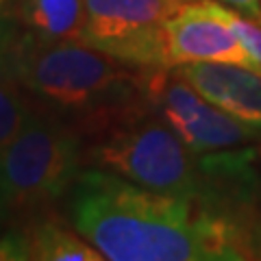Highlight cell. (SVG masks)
I'll return each instance as SVG.
<instances>
[{"instance_id": "6da1fadb", "label": "cell", "mask_w": 261, "mask_h": 261, "mask_svg": "<svg viewBox=\"0 0 261 261\" xmlns=\"http://www.w3.org/2000/svg\"><path fill=\"white\" fill-rule=\"evenodd\" d=\"M68 214L70 224L109 261L252 259L246 211L154 192L100 168L81 170Z\"/></svg>"}, {"instance_id": "7a4b0ae2", "label": "cell", "mask_w": 261, "mask_h": 261, "mask_svg": "<svg viewBox=\"0 0 261 261\" xmlns=\"http://www.w3.org/2000/svg\"><path fill=\"white\" fill-rule=\"evenodd\" d=\"M0 72L35 111L96 137L148 111L144 70L126 68L83 42H37L3 15Z\"/></svg>"}, {"instance_id": "8fae6325", "label": "cell", "mask_w": 261, "mask_h": 261, "mask_svg": "<svg viewBox=\"0 0 261 261\" xmlns=\"http://www.w3.org/2000/svg\"><path fill=\"white\" fill-rule=\"evenodd\" d=\"M0 261H31V244L24 224H7L0 231Z\"/></svg>"}, {"instance_id": "2e32d148", "label": "cell", "mask_w": 261, "mask_h": 261, "mask_svg": "<svg viewBox=\"0 0 261 261\" xmlns=\"http://www.w3.org/2000/svg\"><path fill=\"white\" fill-rule=\"evenodd\" d=\"M5 9H7V0H0V20H3V15H5Z\"/></svg>"}, {"instance_id": "52a82bcc", "label": "cell", "mask_w": 261, "mask_h": 261, "mask_svg": "<svg viewBox=\"0 0 261 261\" xmlns=\"http://www.w3.org/2000/svg\"><path fill=\"white\" fill-rule=\"evenodd\" d=\"M172 70L218 109L261 130V72L238 63H187Z\"/></svg>"}, {"instance_id": "ba28073f", "label": "cell", "mask_w": 261, "mask_h": 261, "mask_svg": "<svg viewBox=\"0 0 261 261\" xmlns=\"http://www.w3.org/2000/svg\"><path fill=\"white\" fill-rule=\"evenodd\" d=\"M5 15L37 42H81L85 0H13L7 3Z\"/></svg>"}, {"instance_id": "277c9868", "label": "cell", "mask_w": 261, "mask_h": 261, "mask_svg": "<svg viewBox=\"0 0 261 261\" xmlns=\"http://www.w3.org/2000/svg\"><path fill=\"white\" fill-rule=\"evenodd\" d=\"M183 0H85L81 42L133 70L168 68L166 20Z\"/></svg>"}, {"instance_id": "e0dca14e", "label": "cell", "mask_w": 261, "mask_h": 261, "mask_svg": "<svg viewBox=\"0 0 261 261\" xmlns=\"http://www.w3.org/2000/svg\"><path fill=\"white\" fill-rule=\"evenodd\" d=\"M257 22H261V13H259V18H257Z\"/></svg>"}, {"instance_id": "5bb4252c", "label": "cell", "mask_w": 261, "mask_h": 261, "mask_svg": "<svg viewBox=\"0 0 261 261\" xmlns=\"http://www.w3.org/2000/svg\"><path fill=\"white\" fill-rule=\"evenodd\" d=\"M218 3H224L228 7H233L235 11H240L248 18L257 20L259 13H261V0H218Z\"/></svg>"}, {"instance_id": "5b68a950", "label": "cell", "mask_w": 261, "mask_h": 261, "mask_svg": "<svg viewBox=\"0 0 261 261\" xmlns=\"http://www.w3.org/2000/svg\"><path fill=\"white\" fill-rule=\"evenodd\" d=\"M144 94L148 109L196 154L235 150L261 133L211 105L172 68L144 70Z\"/></svg>"}, {"instance_id": "3957f363", "label": "cell", "mask_w": 261, "mask_h": 261, "mask_svg": "<svg viewBox=\"0 0 261 261\" xmlns=\"http://www.w3.org/2000/svg\"><path fill=\"white\" fill-rule=\"evenodd\" d=\"M83 135L48 113L35 111L0 152V194L15 222L48 216L70 196L85 166Z\"/></svg>"}, {"instance_id": "30bf717a", "label": "cell", "mask_w": 261, "mask_h": 261, "mask_svg": "<svg viewBox=\"0 0 261 261\" xmlns=\"http://www.w3.org/2000/svg\"><path fill=\"white\" fill-rule=\"evenodd\" d=\"M35 113L24 92L0 72V152L9 146Z\"/></svg>"}, {"instance_id": "4fadbf2b", "label": "cell", "mask_w": 261, "mask_h": 261, "mask_svg": "<svg viewBox=\"0 0 261 261\" xmlns=\"http://www.w3.org/2000/svg\"><path fill=\"white\" fill-rule=\"evenodd\" d=\"M248 238L252 259H261V190L257 192V200L250 202L248 214Z\"/></svg>"}, {"instance_id": "9a60e30c", "label": "cell", "mask_w": 261, "mask_h": 261, "mask_svg": "<svg viewBox=\"0 0 261 261\" xmlns=\"http://www.w3.org/2000/svg\"><path fill=\"white\" fill-rule=\"evenodd\" d=\"M9 220H11V214H9V207H7V202L3 198V194H0V231L9 224Z\"/></svg>"}, {"instance_id": "8992f818", "label": "cell", "mask_w": 261, "mask_h": 261, "mask_svg": "<svg viewBox=\"0 0 261 261\" xmlns=\"http://www.w3.org/2000/svg\"><path fill=\"white\" fill-rule=\"evenodd\" d=\"M235 9L218 0H183L166 20L168 68L238 63L261 72L233 27Z\"/></svg>"}, {"instance_id": "7c38bea8", "label": "cell", "mask_w": 261, "mask_h": 261, "mask_svg": "<svg viewBox=\"0 0 261 261\" xmlns=\"http://www.w3.org/2000/svg\"><path fill=\"white\" fill-rule=\"evenodd\" d=\"M233 27L238 31V35L242 37L244 46L248 48V53L252 55V59L257 61L261 68V22L248 18L240 11L233 13Z\"/></svg>"}, {"instance_id": "9c48e42d", "label": "cell", "mask_w": 261, "mask_h": 261, "mask_svg": "<svg viewBox=\"0 0 261 261\" xmlns=\"http://www.w3.org/2000/svg\"><path fill=\"white\" fill-rule=\"evenodd\" d=\"M31 244V261H105L102 252L92 246L74 226L42 216L24 224Z\"/></svg>"}]
</instances>
